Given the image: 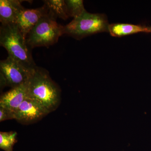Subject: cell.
<instances>
[{
	"instance_id": "8",
	"label": "cell",
	"mask_w": 151,
	"mask_h": 151,
	"mask_svg": "<svg viewBox=\"0 0 151 151\" xmlns=\"http://www.w3.org/2000/svg\"><path fill=\"white\" fill-rule=\"evenodd\" d=\"M27 96V83L12 88L1 96L0 107L6 108L15 113Z\"/></svg>"
},
{
	"instance_id": "11",
	"label": "cell",
	"mask_w": 151,
	"mask_h": 151,
	"mask_svg": "<svg viewBox=\"0 0 151 151\" xmlns=\"http://www.w3.org/2000/svg\"><path fill=\"white\" fill-rule=\"evenodd\" d=\"M43 1L47 13L55 19L59 18L65 20L69 17L64 0H46Z\"/></svg>"
},
{
	"instance_id": "12",
	"label": "cell",
	"mask_w": 151,
	"mask_h": 151,
	"mask_svg": "<svg viewBox=\"0 0 151 151\" xmlns=\"http://www.w3.org/2000/svg\"><path fill=\"white\" fill-rule=\"evenodd\" d=\"M17 136L16 132H0V148L5 151H13L17 142Z\"/></svg>"
},
{
	"instance_id": "13",
	"label": "cell",
	"mask_w": 151,
	"mask_h": 151,
	"mask_svg": "<svg viewBox=\"0 0 151 151\" xmlns=\"http://www.w3.org/2000/svg\"><path fill=\"white\" fill-rule=\"evenodd\" d=\"M67 13L69 17L73 19L79 17L86 10L84 9L83 1L82 0H66Z\"/></svg>"
},
{
	"instance_id": "1",
	"label": "cell",
	"mask_w": 151,
	"mask_h": 151,
	"mask_svg": "<svg viewBox=\"0 0 151 151\" xmlns=\"http://www.w3.org/2000/svg\"><path fill=\"white\" fill-rule=\"evenodd\" d=\"M27 85L28 97L36 100L50 113L59 106L60 89L46 70L36 66Z\"/></svg>"
},
{
	"instance_id": "5",
	"label": "cell",
	"mask_w": 151,
	"mask_h": 151,
	"mask_svg": "<svg viewBox=\"0 0 151 151\" xmlns=\"http://www.w3.org/2000/svg\"><path fill=\"white\" fill-rule=\"evenodd\" d=\"M35 68L27 67L11 57L8 56L0 62L2 84L13 88L26 84L29 80Z\"/></svg>"
},
{
	"instance_id": "10",
	"label": "cell",
	"mask_w": 151,
	"mask_h": 151,
	"mask_svg": "<svg viewBox=\"0 0 151 151\" xmlns=\"http://www.w3.org/2000/svg\"><path fill=\"white\" fill-rule=\"evenodd\" d=\"M108 32L112 36L122 37L138 33H151V27L143 25L114 23L109 24Z\"/></svg>"
},
{
	"instance_id": "7",
	"label": "cell",
	"mask_w": 151,
	"mask_h": 151,
	"mask_svg": "<svg viewBox=\"0 0 151 151\" xmlns=\"http://www.w3.org/2000/svg\"><path fill=\"white\" fill-rule=\"evenodd\" d=\"M47 13V9L44 5L41 7L36 9H24L19 16L15 24L26 39L31 30L41 18Z\"/></svg>"
},
{
	"instance_id": "4",
	"label": "cell",
	"mask_w": 151,
	"mask_h": 151,
	"mask_svg": "<svg viewBox=\"0 0 151 151\" xmlns=\"http://www.w3.org/2000/svg\"><path fill=\"white\" fill-rule=\"evenodd\" d=\"M63 34V26L58 24L56 19L47 13L28 34L27 43L30 48L37 47H48L56 43Z\"/></svg>"
},
{
	"instance_id": "14",
	"label": "cell",
	"mask_w": 151,
	"mask_h": 151,
	"mask_svg": "<svg viewBox=\"0 0 151 151\" xmlns=\"http://www.w3.org/2000/svg\"><path fill=\"white\" fill-rule=\"evenodd\" d=\"M15 119L14 113L6 108L0 107V122Z\"/></svg>"
},
{
	"instance_id": "3",
	"label": "cell",
	"mask_w": 151,
	"mask_h": 151,
	"mask_svg": "<svg viewBox=\"0 0 151 151\" xmlns=\"http://www.w3.org/2000/svg\"><path fill=\"white\" fill-rule=\"evenodd\" d=\"M109 26L105 15L89 13L86 11L63 26V31L64 34L80 40L98 33L108 32Z\"/></svg>"
},
{
	"instance_id": "2",
	"label": "cell",
	"mask_w": 151,
	"mask_h": 151,
	"mask_svg": "<svg viewBox=\"0 0 151 151\" xmlns=\"http://www.w3.org/2000/svg\"><path fill=\"white\" fill-rule=\"evenodd\" d=\"M0 44L6 50L8 56L27 67L36 66L27 43L26 39L16 24H1Z\"/></svg>"
},
{
	"instance_id": "9",
	"label": "cell",
	"mask_w": 151,
	"mask_h": 151,
	"mask_svg": "<svg viewBox=\"0 0 151 151\" xmlns=\"http://www.w3.org/2000/svg\"><path fill=\"white\" fill-rule=\"evenodd\" d=\"M20 1H0V22L2 25L15 23L21 13L24 9Z\"/></svg>"
},
{
	"instance_id": "6",
	"label": "cell",
	"mask_w": 151,
	"mask_h": 151,
	"mask_svg": "<svg viewBox=\"0 0 151 151\" xmlns=\"http://www.w3.org/2000/svg\"><path fill=\"white\" fill-rule=\"evenodd\" d=\"M49 113L37 101L27 96L15 112V119L27 125L38 122Z\"/></svg>"
}]
</instances>
